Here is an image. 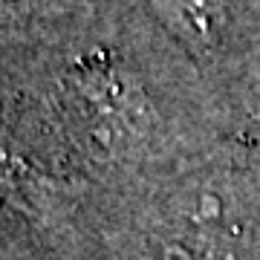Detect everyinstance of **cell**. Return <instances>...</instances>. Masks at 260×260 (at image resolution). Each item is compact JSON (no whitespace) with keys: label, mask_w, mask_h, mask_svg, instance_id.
<instances>
[{"label":"cell","mask_w":260,"mask_h":260,"mask_svg":"<svg viewBox=\"0 0 260 260\" xmlns=\"http://www.w3.org/2000/svg\"><path fill=\"white\" fill-rule=\"evenodd\" d=\"M168 29L191 49H208L220 41L229 0H150Z\"/></svg>","instance_id":"cell-1"}]
</instances>
